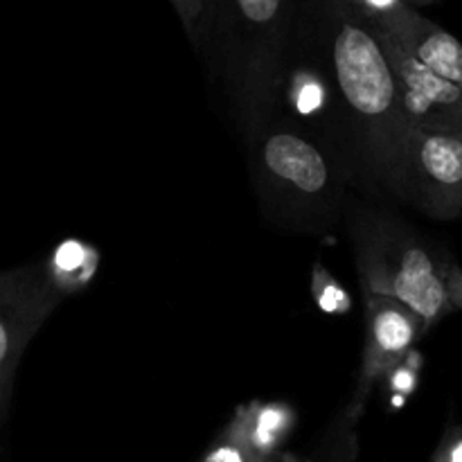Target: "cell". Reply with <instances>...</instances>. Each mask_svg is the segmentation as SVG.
<instances>
[{
  "label": "cell",
  "mask_w": 462,
  "mask_h": 462,
  "mask_svg": "<svg viewBox=\"0 0 462 462\" xmlns=\"http://www.w3.org/2000/svg\"><path fill=\"white\" fill-rule=\"evenodd\" d=\"M368 23L391 36L404 52H409L424 68L462 86V41L438 25L436 21L422 16L420 9L404 3L395 12Z\"/></svg>",
  "instance_id": "obj_9"
},
{
  "label": "cell",
  "mask_w": 462,
  "mask_h": 462,
  "mask_svg": "<svg viewBox=\"0 0 462 462\" xmlns=\"http://www.w3.org/2000/svg\"><path fill=\"white\" fill-rule=\"evenodd\" d=\"M201 462H260L253 456V451L248 449L242 442V438L233 431V429H226L219 438H217L215 445L210 447Z\"/></svg>",
  "instance_id": "obj_13"
},
{
  "label": "cell",
  "mask_w": 462,
  "mask_h": 462,
  "mask_svg": "<svg viewBox=\"0 0 462 462\" xmlns=\"http://www.w3.org/2000/svg\"><path fill=\"white\" fill-rule=\"evenodd\" d=\"M170 3L174 5L185 30L192 36L197 34L199 23H201L203 12H206V0H170Z\"/></svg>",
  "instance_id": "obj_19"
},
{
  "label": "cell",
  "mask_w": 462,
  "mask_h": 462,
  "mask_svg": "<svg viewBox=\"0 0 462 462\" xmlns=\"http://www.w3.org/2000/svg\"><path fill=\"white\" fill-rule=\"evenodd\" d=\"M230 43L235 50L244 97L251 106L269 104L282 68L287 0H226Z\"/></svg>",
  "instance_id": "obj_5"
},
{
  "label": "cell",
  "mask_w": 462,
  "mask_h": 462,
  "mask_svg": "<svg viewBox=\"0 0 462 462\" xmlns=\"http://www.w3.org/2000/svg\"><path fill=\"white\" fill-rule=\"evenodd\" d=\"M329 3L352 9L355 14L364 16L365 21H374V18H382L386 14L395 12L400 5H404V0H329Z\"/></svg>",
  "instance_id": "obj_16"
},
{
  "label": "cell",
  "mask_w": 462,
  "mask_h": 462,
  "mask_svg": "<svg viewBox=\"0 0 462 462\" xmlns=\"http://www.w3.org/2000/svg\"><path fill=\"white\" fill-rule=\"evenodd\" d=\"M374 32L397 77L406 125L431 134L462 135V86L424 68L377 27Z\"/></svg>",
  "instance_id": "obj_8"
},
{
  "label": "cell",
  "mask_w": 462,
  "mask_h": 462,
  "mask_svg": "<svg viewBox=\"0 0 462 462\" xmlns=\"http://www.w3.org/2000/svg\"><path fill=\"white\" fill-rule=\"evenodd\" d=\"M418 359H422V356H418L415 350H411L409 356H406L402 364H397L395 368L383 377L388 382V391H393L400 397L413 395L420 382V364H422V361Z\"/></svg>",
  "instance_id": "obj_14"
},
{
  "label": "cell",
  "mask_w": 462,
  "mask_h": 462,
  "mask_svg": "<svg viewBox=\"0 0 462 462\" xmlns=\"http://www.w3.org/2000/svg\"><path fill=\"white\" fill-rule=\"evenodd\" d=\"M264 462H287L282 458V456H273V458H269V460H264Z\"/></svg>",
  "instance_id": "obj_22"
},
{
  "label": "cell",
  "mask_w": 462,
  "mask_h": 462,
  "mask_svg": "<svg viewBox=\"0 0 462 462\" xmlns=\"http://www.w3.org/2000/svg\"><path fill=\"white\" fill-rule=\"evenodd\" d=\"M260 171L273 192L293 203L320 206L337 194L328 153L296 126H273L260 143Z\"/></svg>",
  "instance_id": "obj_6"
},
{
  "label": "cell",
  "mask_w": 462,
  "mask_h": 462,
  "mask_svg": "<svg viewBox=\"0 0 462 462\" xmlns=\"http://www.w3.org/2000/svg\"><path fill=\"white\" fill-rule=\"evenodd\" d=\"M431 462H462V424H456L442 436Z\"/></svg>",
  "instance_id": "obj_18"
},
{
  "label": "cell",
  "mask_w": 462,
  "mask_h": 462,
  "mask_svg": "<svg viewBox=\"0 0 462 462\" xmlns=\"http://www.w3.org/2000/svg\"><path fill=\"white\" fill-rule=\"evenodd\" d=\"M316 462H359V418L343 411L337 427L329 431L320 460Z\"/></svg>",
  "instance_id": "obj_12"
},
{
  "label": "cell",
  "mask_w": 462,
  "mask_h": 462,
  "mask_svg": "<svg viewBox=\"0 0 462 462\" xmlns=\"http://www.w3.org/2000/svg\"><path fill=\"white\" fill-rule=\"evenodd\" d=\"M316 298H319L320 307L328 311H338V310H346L347 305V298L323 271H316Z\"/></svg>",
  "instance_id": "obj_17"
},
{
  "label": "cell",
  "mask_w": 462,
  "mask_h": 462,
  "mask_svg": "<svg viewBox=\"0 0 462 462\" xmlns=\"http://www.w3.org/2000/svg\"><path fill=\"white\" fill-rule=\"evenodd\" d=\"M296 413L282 402H253L235 413L228 424L257 460L264 462L278 456L280 447L291 433Z\"/></svg>",
  "instance_id": "obj_10"
},
{
  "label": "cell",
  "mask_w": 462,
  "mask_h": 462,
  "mask_svg": "<svg viewBox=\"0 0 462 462\" xmlns=\"http://www.w3.org/2000/svg\"><path fill=\"white\" fill-rule=\"evenodd\" d=\"M291 97L300 111H314V108H319V104L323 102V86L319 84V79H316L314 75L302 72V75H298Z\"/></svg>",
  "instance_id": "obj_15"
},
{
  "label": "cell",
  "mask_w": 462,
  "mask_h": 462,
  "mask_svg": "<svg viewBox=\"0 0 462 462\" xmlns=\"http://www.w3.org/2000/svg\"><path fill=\"white\" fill-rule=\"evenodd\" d=\"M447 293H449L451 310L462 311V266L456 262L449 269V278H447Z\"/></svg>",
  "instance_id": "obj_20"
},
{
  "label": "cell",
  "mask_w": 462,
  "mask_h": 462,
  "mask_svg": "<svg viewBox=\"0 0 462 462\" xmlns=\"http://www.w3.org/2000/svg\"><path fill=\"white\" fill-rule=\"evenodd\" d=\"M424 332V323L409 307L391 298L365 293V346L355 395L347 406L352 415L359 418L364 413L373 388L409 356Z\"/></svg>",
  "instance_id": "obj_7"
},
{
  "label": "cell",
  "mask_w": 462,
  "mask_h": 462,
  "mask_svg": "<svg viewBox=\"0 0 462 462\" xmlns=\"http://www.w3.org/2000/svg\"><path fill=\"white\" fill-rule=\"evenodd\" d=\"M337 7L332 63L338 88L361 126L370 162L388 180L409 131L400 86L374 27L352 9Z\"/></svg>",
  "instance_id": "obj_2"
},
{
  "label": "cell",
  "mask_w": 462,
  "mask_h": 462,
  "mask_svg": "<svg viewBox=\"0 0 462 462\" xmlns=\"http://www.w3.org/2000/svg\"><path fill=\"white\" fill-rule=\"evenodd\" d=\"M388 183L433 219L460 217L462 135L431 134L409 126Z\"/></svg>",
  "instance_id": "obj_3"
},
{
  "label": "cell",
  "mask_w": 462,
  "mask_h": 462,
  "mask_svg": "<svg viewBox=\"0 0 462 462\" xmlns=\"http://www.w3.org/2000/svg\"><path fill=\"white\" fill-rule=\"evenodd\" d=\"M45 266H48L54 284L61 289L63 296H68L70 291L81 289L88 282L95 266H97V253L86 244L68 239V242L59 244L52 257L45 262Z\"/></svg>",
  "instance_id": "obj_11"
},
{
  "label": "cell",
  "mask_w": 462,
  "mask_h": 462,
  "mask_svg": "<svg viewBox=\"0 0 462 462\" xmlns=\"http://www.w3.org/2000/svg\"><path fill=\"white\" fill-rule=\"evenodd\" d=\"M352 242L365 293L409 307L431 329L451 314L447 278L454 260L397 217L365 210L352 221Z\"/></svg>",
  "instance_id": "obj_1"
},
{
  "label": "cell",
  "mask_w": 462,
  "mask_h": 462,
  "mask_svg": "<svg viewBox=\"0 0 462 462\" xmlns=\"http://www.w3.org/2000/svg\"><path fill=\"white\" fill-rule=\"evenodd\" d=\"M406 5H411V7H415L418 9L420 5H429V3H436V0H404Z\"/></svg>",
  "instance_id": "obj_21"
},
{
  "label": "cell",
  "mask_w": 462,
  "mask_h": 462,
  "mask_svg": "<svg viewBox=\"0 0 462 462\" xmlns=\"http://www.w3.org/2000/svg\"><path fill=\"white\" fill-rule=\"evenodd\" d=\"M63 298L45 264L0 271V420L9 411L14 379L27 343Z\"/></svg>",
  "instance_id": "obj_4"
}]
</instances>
